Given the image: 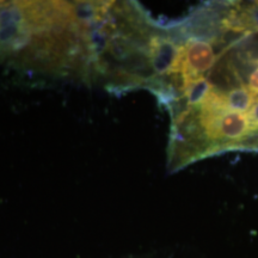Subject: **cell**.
Instances as JSON below:
<instances>
[{"instance_id":"6da1fadb","label":"cell","mask_w":258,"mask_h":258,"mask_svg":"<svg viewBox=\"0 0 258 258\" xmlns=\"http://www.w3.org/2000/svg\"><path fill=\"white\" fill-rule=\"evenodd\" d=\"M146 24L129 2H0V64L124 90Z\"/></svg>"}]
</instances>
